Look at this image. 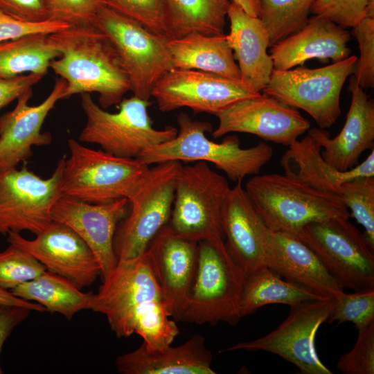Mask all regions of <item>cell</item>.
<instances>
[{
    "label": "cell",
    "instance_id": "1",
    "mask_svg": "<svg viewBox=\"0 0 374 374\" xmlns=\"http://www.w3.org/2000/svg\"><path fill=\"white\" fill-rule=\"evenodd\" d=\"M60 56L50 68L64 80V98L98 93L101 107L121 103L131 91L118 54L109 38L96 26H72L51 34Z\"/></svg>",
    "mask_w": 374,
    "mask_h": 374
},
{
    "label": "cell",
    "instance_id": "2",
    "mask_svg": "<svg viewBox=\"0 0 374 374\" xmlns=\"http://www.w3.org/2000/svg\"><path fill=\"white\" fill-rule=\"evenodd\" d=\"M177 121L179 130L174 138L150 147L136 159L149 166L171 161L211 163L237 183L258 175L273 156L272 148L265 142L244 148L237 136L213 141L205 134L212 131L211 123L193 120L186 113H179Z\"/></svg>",
    "mask_w": 374,
    "mask_h": 374
},
{
    "label": "cell",
    "instance_id": "3",
    "mask_svg": "<svg viewBox=\"0 0 374 374\" xmlns=\"http://www.w3.org/2000/svg\"><path fill=\"white\" fill-rule=\"evenodd\" d=\"M244 188L273 231L298 237L309 224L350 217L338 195L315 189L285 174L255 175Z\"/></svg>",
    "mask_w": 374,
    "mask_h": 374
},
{
    "label": "cell",
    "instance_id": "4",
    "mask_svg": "<svg viewBox=\"0 0 374 374\" xmlns=\"http://www.w3.org/2000/svg\"><path fill=\"white\" fill-rule=\"evenodd\" d=\"M245 276L227 251L198 242L197 262L190 290L176 316L177 321L197 324L224 322L236 325L241 319L240 302Z\"/></svg>",
    "mask_w": 374,
    "mask_h": 374
},
{
    "label": "cell",
    "instance_id": "5",
    "mask_svg": "<svg viewBox=\"0 0 374 374\" xmlns=\"http://www.w3.org/2000/svg\"><path fill=\"white\" fill-rule=\"evenodd\" d=\"M70 156L65 159L63 195L91 204L129 199L150 167L136 158L120 157L68 140Z\"/></svg>",
    "mask_w": 374,
    "mask_h": 374
},
{
    "label": "cell",
    "instance_id": "6",
    "mask_svg": "<svg viewBox=\"0 0 374 374\" xmlns=\"http://www.w3.org/2000/svg\"><path fill=\"white\" fill-rule=\"evenodd\" d=\"M81 107L86 123L79 141L98 145L102 150L124 158H137L150 147L174 138L178 130L167 126L157 130L148 113L152 102L132 96L123 98L117 112L97 105L90 93H82Z\"/></svg>",
    "mask_w": 374,
    "mask_h": 374
},
{
    "label": "cell",
    "instance_id": "7",
    "mask_svg": "<svg viewBox=\"0 0 374 374\" xmlns=\"http://www.w3.org/2000/svg\"><path fill=\"white\" fill-rule=\"evenodd\" d=\"M230 188L226 177L206 162L182 165L175 179L169 226L191 240L224 244L222 212Z\"/></svg>",
    "mask_w": 374,
    "mask_h": 374
},
{
    "label": "cell",
    "instance_id": "8",
    "mask_svg": "<svg viewBox=\"0 0 374 374\" xmlns=\"http://www.w3.org/2000/svg\"><path fill=\"white\" fill-rule=\"evenodd\" d=\"M181 166L177 161L155 164L128 199L130 212L119 222L114 237L118 262L139 258L154 237L168 223L175 179Z\"/></svg>",
    "mask_w": 374,
    "mask_h": 374
},
{
    "label": "cell",
    "instance_id": "9",
    "mask_svg": "<svg viewBox=\"0 0 374 374\" xmlns=\"http://www.w3.org/2000/svg\"><path fill=\"white\" fill-rule=\"evenodd\" d=\"M94 24L114 46L133 95L149 100L154 83L175 68L168 47L170 38L105 5L97 12Z\"/></svg>",
    "mask_w": 374,
    "mask_h": 374
},
{
    "label": "cell",
    "instance_id": "10",
    "mask_svg": "<svg viewBox=\"0 0 374 374\" xmlns=\"http://www.w3.org/2000/svg\"><path fill=\"white\" fill-rule=\"evenodd\" d=\"M357 58L350 55L316 69H274L263 93L305 111L319 128H328L341 114V91Z\"/></svg>",
    "mask_w": 374,
    "mask_h": 374
},
{
    "label": "cell",
    "instance_id": "11",
    "mask_svg": "<svg viewBox=\"0 0 374 374\" xmlns=\"http://www.w3.org/2000/svg\"><path fill=\"white\" fill-rule=\"evenodd\" d=\"M66 155L53 174L43 179L28 170L11 168L0 171V233L28 231L37 235L53 222L52 208L62 191Z\"/></svg>",
    "mask_w": 374,
    "mask_h": 374
},
{
    "label": "cell",
    "instance_id": "12",
    "mask_svg": "<svg viewBox=\"0 0 374 374\" xmlns=\"http://www.w3.org/2000/svg\"><path fill=\"white\" fill-rule=\"evenodd\" d=\"M346 218L306 225L298 238L320 258L343 287L374 288V256L364 234Z\"/></svg>",
    "mask_w": 374,
    "mask_h": 374
},
{
    "label": "cell",
    "instance_id": "13",
    "mask_svg": "<svg viewBox=\"0 0 374 374\" xmlns=\"http://www.w3.org/2000/svg\"><path fill=\"white\" fill-rule=\"evenodd\" d=\"M335 303V299L328 298L292 306L287 318L271 332L220 352L264 350L291 362L301 373L332 374L317 355L315 337L319 327L328 321Z\"/></svg>",
    "mask_w": 374,
    "mask_h": 374
},
{
    "label": "cell",
    "instance_id": "14",
    "mask_svg": "<svg viewBox=\"0 0 374 374\" xmlns=\"http://www.w3.org/2000/svg\"><path fill=\"white\" fill-rule=\"evenodd\" d=\"M157 301L163 298L145 252L136 260L117 262L93 294L90 310L104 314L117 337H127L138 317Z\"/></svg>",
    "mask_w": 374,
    "mask_h": 374
},
{
    "label": "cell",
    "instance_id": "15",
    "mask_svg": "<svg viewBox=\"0 0 374 374\" xmlns=\"http://www.w3.org/2000/svg\"><path fill=\"white\" fill-rule=\"evenodd\" d=\"M260 93L248 89L240 80L197 70L174 68L157 80L151 96L163 112L187 107L195 114L217 116L233 104Z\"/></svg>",
    "mask_w": 374,
    "mask_h": 374
},
{
    "label": "cell",
    "instance_id": "16",
    "mask_svg": "<svg viewBox=\"0 0 374 374\" xmlns=\"http://www.w3.org/2000/svg\"><path fill=\"white\" fill-rule=\"evenodd\" d=\"M216 116L219 123L212 132L215 139L230 132L247 133L288 146L310 128L296 108L265 93L241 100Z\"/></svg>",
    "mask_w": 374,
    "mask_h": 374
},
{
    "label": "cell",
    "instance_id": "17",
    "mask_svg": "<svg viewBox=\"0 0 374 374\" xmlns=\"http://www.w3.org/2000/svg\"><path fill=\"white\" fill-rule=\"evenodd\" d=\"M7 241L27 251L46 270L62 276L79 289L88 287L100 276V267L93 251L72 229L53 221L33 240L19 233H8Z\"/></svg>",
    "mask_w": 374,
    "mask_h": 374
},
{
    "label": "cell",
    "instance_id": "18",
    "mask_svg": "<svg viewBox=\"0 0 374 374\" xmlns=\"http://www.w3.org/2000/svg\"><path fill=\"white\" fill-rule=\"evenodd\" d=\"M127 198L103 204H91L62 195L54 204L53 221L69 226L88 244L100 267L102 280L117 265L114 237L119 222L128 213Z\"/></svg>",
    "mask_w": 374,
    "mask_h": 374
},
{
    "label": "cell",
    "instance_id": "19",
    "mask_svg": "<svg viewBox=\"0 0 374 374\" xmlns=\"http://www.w3.org/2000/svg\"><path fill=\"white\" fill-rule=\"evenodd\" d=\"M66 82L59 78L48 96L39 105H28L33 89L23 93L15 108L0 116V171L17 168L30 159L33 146L50 144L52 135L42 132L48 113L57 102L64 99Z\"/></svg>",
    "mask_w": 374,
    "mask_h": 374
},
{
    "label": "cell",
    "instance_id": "20",
    "mask_svg": "<svg viewBox=\"0 0 374 374\" xmlns=\"http://www.w3.org/2000/svg\"><path fill=\"white\" fill-rule=\"evenodd\" d=\"M145 252L166 307L174 318L194 278L198 242L177 234L168 223L154 237Z\"/></svg>",
    "mask_w": 374,
    "mask_h": 374
},
{
    "label": "cell",
    "instance_id": "21",
    "mask_svg": "<svg viewBox=\"0 0 374 374\" xmlns=\"http://www.w3.org/2000/svg\"><path fill=\"white\" fill-rule=\"evenodd\" d=\"M265 265L285 280L325 297L335 299L344 292L317 255L292 234L267 229Z\"/></svg>",
    "mask_w": 374,
    "mask_h": 374
},
{
    "label": "cell",
    "instance_id": "22",
    "mask_svg": "<svg viewBox=\"0 0 374 374\" xmlns=\"http://www.w3.org/2000/svg\"><path fill=\"white\" fill-rule=\"evenodd\" d=\"M226 247L245 278L265 265L268 227L248 196L242 181L231 188L222 212Z\"/></svg>",
    "mask_w": 374,
    "mask_h": 374
},
{
    "label": "cell",
    "instance_id": "23",
    "mask_svg": "<svg viewBox=\"0 0 374 374\" xmlns=\"http://www.w3.org/2000/svg\"><path fill=\"white\" fill-rule=\"evenodd\" d=\"M352 98L345 124L334 138L324 129L308 130L323 148V158L332 167L345 172L355 167L362 154L374 145V101L366 92L350 80Z\"/></svg>",
    "mask_w": 374,
    "mask_h": 374
},
{
    "label": "cell",
    "instance_id": "24",
    "mask_svg": "<svg viewBox=\"0 0 374 374\" xmlns=\"http://www.w3.org/2000/svg\"><path fill=\"white\" fill-rule=\"evenodd\" d=\"M349 32L319 15L310 17L300 30L271 46L274 69L287 70L311 59L337 62L350 56Z\"/></svg>",
    "mask_w": 374,
    "mask_h": 374
},
{
    "label": "cell",
    "instance_id": "25",
    "mask_svg": "<svg viewBox=\"0 0 374 374\" xmlns=\"http://www.w3.org/2000/svg\"><path fill=\"white\" fill-rule=\"evenodd\" d=\"M227 17L230 31L226 37L238 62L240 82L248 89L260 93L274 70L272 59L267 51L269 39L266 28L259 17L249 15L233 1Z\"/></svg>",
    "mask_w": 374,
    "mask_h": 374
},
{
    "label": "cell",
    "instance_id": "26",
    "mask_svg": "<svg viewBox=\"0 0 374 374\" xmlns=\"http://www.w3.org/2000/svg\"><path fill=\"white\" fill-rule=\"evenodd\" d=\"M212 354L199 334L178 346L149 350L143 344L116 359L123 374H215Z\"/></svg>",
    "mask_w": 374,
    "mask_h": 374
},
{
    "label": "cell",
    "instance_id": "27",
    "mask_svg": "<svg viewBox=\"0 0 374 374\" xmlns=\"http://www.w3.org/2000/svg\"><path fill=\"white\" fill-rule=\"evenodd\" d=\"M284 174L315 189L338 195L346 181L361 177H374V150L361 163L341 172L322 157L321 148L308 134L288 145L280 159Z\"/></svg>",
    "mask_w": 374,
    "mask_h": 374
},
{
    "label": "cell",
    "instance_id": "28",
    "mask_svg": "<svg viewBox=\"0 0 374 374\" xmlns=\"http://www.w3.org/2000/svg\"><path fill=\"white\" fill-rule=\"evenodd\" d=\"M168 47L174 67L215 73L240 80V73L226 35L192 33L169 39Z\"/></svg>",
    "mask_w": 374,
    "mask_h": 374
},
{
    "label": "cell",
    "instance_id": "29",
    "mask_svg": "<svg viewBox=\"0 0 374 374\" xmlns=\"http://www.w3.org/2000/svg\"><path fill=\"white\" fill-rule=\"evenodd\" d=\"M10 292L21 299L36 301L46 311L61 314L68 320L80 311L90 310L93 294L82 292L67 278L48 270Z\"/></svg>",
    "mask_w": 374,
    "mask_h": 374
},
{
    "label": "cell",
    "instance_id": "30",
    "mask_svg": "<svg viewBox=\"0 0 374 374\" xmlns=\"http://www.w3.org/2000/svg\"><path fill=\"white\" fill-rule=\"evenodd\" d=\"M167 36L180 38L192 33L224 35L229 0H164Z\"/></svg>",
    "mask_w": 374,
    "mask_h": 374
},
{
    "label": "cell",
    "instance_id": "31",
    "mask_svg": "<svg viewBox=\"0 0 374 374\" xmlns=\"http://www.w3.org/2000/svg\"><path fill=\"white\" fill-rule=\"evenodd\" d=\"M328 299L287 280L267 267L246 277L240 302L242 318L260 308L274 303L290 307Z\"/></svg>",
    "mask_w": 374,
    "mask_h": 374
},
{
    "label": "cell",
    "instance_id": "32",
    "mask_svg": "<svg viewBox=\"0 0 374 374\" xmlns=\"http://www.w3.org/2000/svg\"><path fill=\"white\" fill-rule=\"evenodd\" d=\"M60 56L51 34L35 33L0 43V77L26 73L44 76Z\"/></svg>",
    "mask_w": 374,
    "mask_h": 374
},
{
    "label": "cell",
    "instance_id": "33",
    "mask_svg": "<svg viewBox=\"0 0 374 374\" xmlns=\"http://www.w3.org/2000/svg\"><path fill=\"white\" fill-rule=\"evenodd\" d=\"M317 0H258V17L267 32L269 47L307 24Z\"/></svg>",
    "mask_w": 374,
    "mask_h": 374
},
{
    "label": "cell",
    "instance_id": "34",
    "mask_svg": "<svg viewBox=\"0 0 374 374\" xmlns=\"http://www.w3.org/2000/svg\"><path fill=\"white\" fill-rule=\"evenodd\" d=\"M338 195L364 229V236L374 250V177H361L341 184Z\"/></svg>",
    "mask_w": 374,
    "mask_h": 374
},
{
    "label": "cell",
    "instance_id": "35",
    "mask_svg": "<svg viewBox=\"0 0 374 374\" xmlns=\"http://www.w3.org/2000/svg\"><path fill=\"white\" fill-rule=\"evenodd\" d=\"M170 317L163 301H157L136 319L134 333L143 338V344L149 350L168 347L179 333L177 323Z\"/></svg>",
    "mask_w": 374,
    "mask_h": 374
},
{
    "label": "cell",
    "instance_id": "36",
    "mask_svg": "<svg viewBox=\"0 0 374 374\" xmlns=\"http://www.w3.org/2000/svg\"><path fill=\"white\" fill-rule=\"evenodd\" d=\"M358 42L360 56L356 62L350 80L366 89L374 87V0L368 4L361 21L352 28Z\"/></svg>",
    "mask_w": 374,
    "mask_h": 374
},
{
    "label": "cell",
    "instance_id": "37",
    "mask_svg": "<svg viewBox=\"0 0 374 374\" xmlns=\"http://www.w3.org/2000/svg\"><path fill=\"white\" fill-rule=\"evenodd\" d=\"M46 270L35 258L10 244L0 252V288L6 290L33 280Z\"/></svg>",
    "mask_w": 374,
    "mask_h": 374
},
{
    "label": "cell",
    "instance_id": "38",
    "mask_svg": "<svg viewBox=\"0 0 374 374\" xmlns=\"http://www.w3.org/2000/svg\"><path fill=\"white\" fill-rule=\"evenodd\" d=\"M328 321L351 322L357 330L368 326L374 322V288L343 292L335 298Z\"/></svg>",
    "mask_w": 374,
    "mask_h": 374
},
{
    "label": "cell",
    "instance_id": "39",
    "mask_svg": "<svg viewBox=\"0 0 374 374\" xmlns=\"http://www.w3.org/2000/svg\"><path fill=\"white\" fill-rule=\"evenodd\" d=\"M107 7L140 23L148 30L167 36L164 0H103Z\"/></svg>",
    "mask_w": 374,
    "mask_h": 374
},
{
    "label": "cell",
    "instance_id": "40",
    "mask_svg": "<svg viewBox=\"0 0 374 374\" xmlns=\"http://www.w3.org/2000/svg\"><path fill=\"white\" fill-rule=\"evenodd\" d=\"M358 331L355 344L339 358L337 368L345 374H373L374 322Z\"/></svg>",
    "mask_w": 374,
    "mask_h": 374
},
{
    "label": "cell",
    "instance_id": "41",
    "mask_svg": "<svg viewBox=\"0 0 374 374\" xmlns=\"http://www.w3.org/2000/svg\"><path fill=\"white\" fill-rule=\"evenodd\" d=\"M51 19L71 27L95 26L96 16L103 0H47Z\"/></svg>",
    "mask_w": 374,
    "mask_h": 374
},
{
    "label": "cell",
    "instance_id": "42",
    "mask_svg": "<svg viewBox=\"0 0 374 374\" xmlns=\"http://www.w3.org/2000/svg\"><path fill=\"white\" fill-rule=\"evenodd\" d=\"M371 0H317L311 13L327 18L344 28H353L366 15Z\"/></svg>",
    "mask_w": 374,
    "mask_h": 374
},
{
    "label": "cell",
    "instance_id": "43",
    "mask_svg": "<svg viewBox=\"0 0 374 374\" xmlns=\"http://www.w3.org/2000/svg\"><path fill=\"white\" fill-rule=\"evenodd\" d=\"M69 27L64 22L55 20L37 23L22 21L0 11V43L30 34H52Z\"/></svg>",
    "mask_w": 374,
    "mask_h": 374
},
{
    "label": "cell",
    "instance_id": "44",
    "mask_svg": "<svg viewBox=\"0 0 374 374\" xmlns=\"http://www.w3.org/2000/svg\"><path fill=\"white\" fill-rule=\"evenodd\" d=\"M0 11L26 22L51 20L47 0H0Z\"/></svg>",
    "mask_w": 374,
    "mask_h": 374
},
{
    "label": "cell",
    "instance_id": "45",
    "mask_svg": "<svg viewBox=\"0 0 374 374\" xmlns=\"http://www.w3.org/2000/svg\"><path fill=\"white\" fill-rule=\"evenodd\" d=\"M43 77L35 73H26L13 78L0 77V110L31 89Z\"/></svg>",
    "mask_w": 374,
    "mask_h": 374
},
{
    "label": "cell",
    "instance_id": "46",
    "mask_svg": "<svg viewBox=\"0 0 374 374\" xmlns=\"http://www.w3.org/2000/svg\"><path fill=\"white\" fill-rule=\"evenodd\" d=\"M32 310L21 306L0 303V354L13 329L24 321ZM3 373L0 366V374Z\"/></svg>",
    "mask_w": 374,
    "mask_h": 374
},
{
    "label": "cell",
    "instance_id": "47",
    "mask_svg": "<svg viewBox=\"0 0 374 374\" xmlns=\"http://www.w3.org/2000/svg\"><path fill=\"white\" fill-rule=\"evenodd\" d=\"M0 303L27 308L32 311L44 312L46 309L37 303L30 302L14 296L10 291L0 288Z\"/></svg>",
    "mask_w": 374,
    "mask_h": 374
},
{
    "label": "cell",
    "instance_id": "48",
    "mask_svg": "<svg viewBox=\"0 0 374 374\" xmlns=\"http://www.w3.org/2000/svg\"><path fill=\"white\" fill-rule=\"evenodd\" d=\"M240 6L247 14L258 17V0H230Z\"/></svg>",
    "mask_w": 374,
    "mask_h": 374
}]
</instances>
